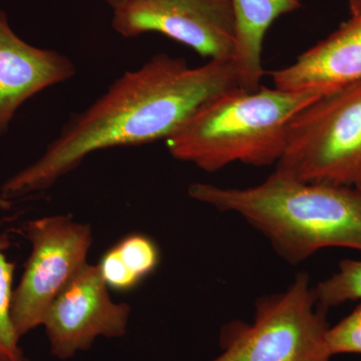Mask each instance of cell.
<instances>
[{"mask_svg": "<svg viewBox=\"0 0 361 361\" xmlns=\"http://www.w3.org/2000/svg\"><path fill=\"white\" fill-rule=\"evenodd\" d=\"M237 87L233 61L190 68L185 59L157 54L71 116L37 161L4 182L2 198L11 203L49 190L102 149L166 141L204 104Z\"/></svg>", "mask_w": 361, "mask_h": 361, "instance_id": "obj_1", "label": "cell"}, {"mask_svg": "<svg viewBox=\"0 0 361 361\" xmlns=\"http://www.w3.org/2000/svg\"><path fill=\"white\" fill-rule=\"evenodd\" d=\"M326 342L331 356L342 353L361 355V304L336 326L329 327Z\"/></svg>", "mask_w": 361, "mask_h": 361, "instance_id": "obj_15", "label": "cell"}, {"mask_svg": "<svg viewBox=\"0 0 361 361\" xmlns=\"http://www.w3.org/2000/svg\"><path fill=\"white\" fill-rule=\"evenodd\" d=\"M275 171L303 182L361 185V80L323 94L294 116Z\"/></svg>", "mask_w": 361, "mask_h": 361, "instance_id": "obj_4", "label": "cell"}, {"mask_svg": "<svg viewBox=\"0 0 361 361\" xmlns=\"http://www.w3.org/2000/svg\"><path fill=\"white\" fill-rule=\"evenodd\" d=\"M351 18H361V0H349Z\"/></svg>", "mask_w": 361, "mask_h": 361, "instance_id": "obj_16", "label": "cell"}, {"mask_svg": "<svg viewBox=\"0 0 361 361\" xmlns=\"http://www.w3.org/2000/svg\"><path fill=\"white\" fill-rule=\"evenodd\" d=\"M327 310L300 273L286 290L258 299L253 322L227 323L222 353L211 361H331Z\"/></svg>", "mask_w": 361, "mask_h": 361, "instance_id": "obj_5", "label": "cell"}, {"mask_svg": "<svg viewBox=\"0 0 361 361\" xmlns=\"http://www.w3.org/2000/svg\"><path fill=\"white\" fill-rule=\"evenodd\" d=\"M322 92L260 87L218 94L198 109L166 140L169 153L205 172L234 163L264 167L278 163L286 146L289 126Z\"/></svg>", "mask_w": 361, "mask_h": 361, "instance_id": "obj_3", "label": "cell"}, {"mask_svg": "<svg viewBox=\"0 0 361 361\" xmlns=\"http://www.w3.org/2000/svg\"><path fill=\"white\" fill-rule=\"evenodd\" d=\"M11 205L0 193V208L7 209ZM13 272V263L7 260L0 246V361H16L25 355L11 318Z\"/></svg>", "mask_w": 361, "mask_h": 361, "instance_id": "obj_13", "label": "cell"}, {"mask_svg": "<svg viewBox=\"0 0 361 361\" xmlns=\"http://www.w3.org/2000/svg\"><path fill=\"white\" fill-rule=\"evenodd\" d=\"M274 87L332 92L361 80V18H350L286 68L271 71Z\"/></svg>", "mask_w": 361, "mask_h": 361, "instance_id": "obj_10", "label": "cell"}, {"mask_svg": "<svg viewBox=\"0 0 361 361\" xmlns=\"http://www.w3.org/2000/svg\"><path fill=\"white\" fill-rule=\"evenodd\" d=\"M160 259L153 240L144 234H130L106 252L97 266L109 288L127 291L152 274Z\"/></svg>", "mask_w": 361, "mask_h": 361, "instance_id": "obj_12", "label": "cell"}, {"mask_svg": "<svg viewBox=\"0 0 361 361\" xmlns=\"http://www.w3.org/2000/svg\"><path fill=\"white\" fill-rule=\"evenodd\" d=\"M16 361H32V360H30V358L26 357V356L23 355V356H21L20 360H18Z\"/></svg>", "mask_w": 361, "mask_h": 361, "instance_id": "obj_18", "label": "cell"}, {"mask_svg": "<svg viewBox=\"0 0 361 361\" xmlns=\"http://www.w3.org/2000/svg\"><path fill=\"white\" fill-rule=\"evenodd\" d=\"M111 26L126 39L160 33L209 61H233L236 51L231 0H130L113 11Z\"/></svg>", "mask_w": 361, "mask_h": 361, "instance_id": "obj_7", "label": "cell"}, {"mask_svg": "<svg viewBox=\"0 0 361 361\" xmlns=\"http://www.w3.org/2000/svg\"><path fill=\"white\" fill-rule=\"evenodd\" d=\"M236 20L234 61L240 89L255 92L264 75L262 49L266 33L280 16L291 13L301 0H231Z\"/></svg>", "mask_w": 361, "mask_h": 361, "instance_id": "obj_11", "label": "cell"}, {"mask_svg": "<svg viewBox=\"0 0 361 361\" xmlns=\"http://www.w3.org/2000/svg\"><path fill=\"white\" fill-rule=\"evenodd\" d=\"M313 292L318 305L326 310L361 300V260L341 261L338 271L313 287Z\"/></svg>", "mask_w": 361, "mask_h": 361, "instance_id": "obj_14", "label": "cell"}, {"mask_svg": "<svg viewBox=\"0 0 361 361\" xmlns=\"http://www.w3.org/2000/svg\"><path fill=\"white\" fill-rule=\"evenodd\" d=\"M130 315L129 304L111 300L99 266L87 264L54 299L42 326L51 355L66 360L89 350L99 337L125 336Z\"/></svg>", "mask_w": 361, "mask_h": 361, "instance_id": "obj_8", "label": "cell"}, {"mask_svg": "<svg viewBox=\"0 0 361 361\" xmlns=\"http://www.w3.org/2000/svg\"><path fill=\"white\" fill-rule=\"evenodd\" d=\"M25 233L32 253L11 303V318L20 338L42 326L54 299L87 264L92 242L90 226L66 215L30 221Z\"/></svg>", "mask_w": 361, "mask_h": 361, "instance_id": "obj_6", "label": "cell"}, {"mask_svg": "<svg viewBox=\"0 0 361 361\" xmlns=\"http://www.w3.org/2000/svg\"><path fill=\"white\" fill-rule=\"evenodd\" d=\"M68 56L28 44L16 35L0 9V137L7 134L21 106L42 90L75 77Z\"/></svg>", "mask_w": 361, "mask_h": 361, "instance_id": "obj_9", "label": "cell"}, {"mask_svg": "<svg viewBox=\"0 0 361 361\" xmlns=\"http://www.w3.org/2000/svg\"><path fill=\"white\" fill-rule=\"evenodd\" d=\"M109 6L111 7L113 11L118 8V7L123 6V4H128L130 0H104Z\"/></svg>", "mask_w": 361, "mask_h": 361, "instance_id": "obj_17", "label": "cell"}, {"mask_svg": "<svg viewBox=\"0 0 361 361\" xmlns=\"http://www.w3.org/2000/svg\"><path fill=\"white\" fill-rule=\"evenodd\" d=\"M188 194L216 210L243 218L293 265L329 247L361 251V185L303 182L275 171L256 186L240 189L194 183Z\"/></svg>", "mask_w": 361, "mask_h": 361, "instance_id": "obj_2", "label": "cell"}]
</instances>
